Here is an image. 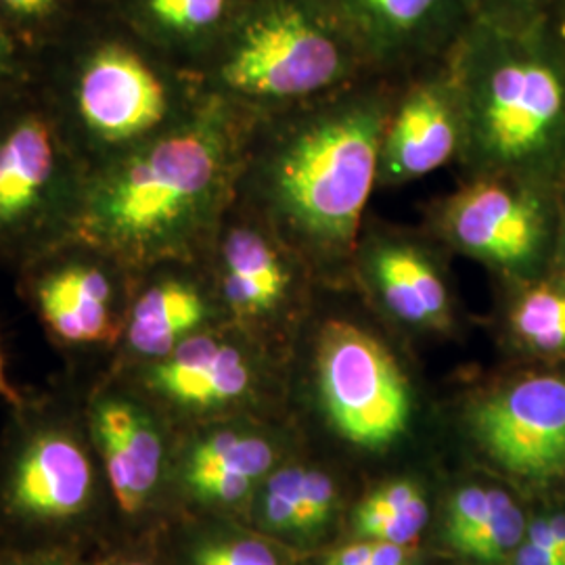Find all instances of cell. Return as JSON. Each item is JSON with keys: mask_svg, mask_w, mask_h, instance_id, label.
Here are the masks:
<instances>
[{"mask_svg": "<svg viewBox=\"0 0 565 565\" xmlns=\"http://www.w3.org/2000/svg\"><path fill=\"white\" fill-rule=\"evenodd\" d=\"M256 120L203 90L181 120L88 174L76 235L132 273L200 263L237 202Z\"/></svg>", "mask_w": 565, "mask_h": 565, "instance_id": "obj_1", "label": "cell"}, {"mask_svg": "<svg viewBox=\"0 0 565 565\" xmlns=\"http://www.w3.org/2000/svg\"><path fill=\"white\" fill-rule=\"evenodd\" d=\"M392 118L384 95L345 90L303 114L258 118L237 202L319 264L350 256Z\"/></svg>", "mask_w": 565, "mask_h": 565, "instance_id": "obj_2", "label": "cell"}, {"mask_svg": "<svg viewBox=\"0 0 565 565\" xmlns=\"http://www.w3.org/2000/svg\"><path fill=\"white\" fill-rule=\"evenodd\" d=\"M28 70L88 174L170 128L203 95L195 74L142 41L107 0H86Z\"/></svg>", "mask_w": 565, "mask_h": 565, "instance_id": "obj_3", "label": "cell"}, {"mask_svg": "<svg viewBox=\"0 0 565 565\" xmlns=\"http://www.w3.org/2000/svg\"><path fill=\"white\" fill-rule=\"evenodd\" d=\"M450 81L461 156L478 179L562 193L565 184V34L551 18L505 25L469 20Z\"/></svg>", "mask_w": 565, "mask_h": 565, "instance_id": "obj_4", "label": "cell"}, {"mask_svg": "<svg viewBox=\"0 0 565 565\" xmlns=\"http://www.w3.org/2000/svg\"><path fill=\"white\" fill-rule=\"evenodd\" d=\"M361 60L329 0H243L198 78L264 118L342 88Z\"/></svg>", "mask_w": 565, "mask_h": 565, "instance_id": "obj_5", "label": "cell"}, {"mask_svg": "<svg viewBox=\"0 0 565 565\" xmlns=\"http://www.w3.org/2000/svg\"><path fill=\"white\" fill-rule=\"evenodd\" d=\"M86 179L30 70L0 82V268L76 235Z\"/></svg>", "mask_w": 565, "mask_h": 565, "instance_id": "obj_6", "label": "cell"}, {"mask_svg": "<svg viewBox=\"0 0 565 565\" xmlns=\"http://www.w3.org/2000/svg\"><path fill=\"white\" fill-rule=\"evenodd\" d=\"M15 277L55 342L74 350H118L135 273L111 252L74 235Z\"/></svg>", "mask_w": 565, "mask_h": 565, "instance_id": "obj_7", "label": "cell"}, {"mask_svg": "<svg viewBox=\"0 0 565 565\" xmlns=\"http://www.w3.org/2000/svg\"><path fill=\"white\" fill-rule=\"evenodd\" d=\"M559 195L511 179H476L443 210L452 247L527 282L553 270L559 233Z\"/></svg>", "mask_w": 565, "mask_h": 565, "instance_id": "obj_8", "label": "cell"}, {"mask_svg": "<svg viewBox=\"0 0 565 565\" xmlns=\"http://www.w3.org/2000/svg\"><path fill=\"white\" fill-rule=\"evenodd\" d=\"M324 411L352 445L380 450L401 438L411 417V390L384 343L361 327L331 321L317 348Z\"/></svg>", "mask_w": 565, "mask_h": 565, "instance_id": "obj_9", "label": "cell"}, {"mask_svg": "<svg viewBox=\"0 0 565 565\" xmlns=\"http://www.w3.org/2000/svg\"><path fill=\"white\" fill-rule=\"evenodd\" d=\"M486 452L507 471L545 482L565 473V377L527 375L471 411Z\"/></svg>", "mask_w": 565, "mask_h": 565, "instance_id": "obj_10", "label": "cell"}, {"mask_svg": "<svg viewBox=\"0 0 565 565\" xmlns=\"http://www.w3.org/2000/svg\"><path fill=\"white\" fill-rule=\"evenodd\" d=\"M223 312L200 263H162L135 273L116 361L109 371L153 363L210 329Z\"/></svg>", "mask_w": 565, "mask_h": 565, "instance_id": "obj_11", "label": "cell"}, {"mask_svg": "<svg viewBox=\"0 0 565 565\" xmlns=\"http://www.w3.org/2000/svg\"><path fill=\"white\" fill-rule=\"evenodd\" d=\"M149 403L184 413H210L242 403L256 385V366L242 342L212 327L153 363L109 371Z\"/></svg>", "mask_w": 565, "mask_h": 565, "instance_id": "obj_12", "label": "cell"}, {"mask_svg": "<svg viewBox=\"0 0 565 565\" xmlns=\"http://www.w3.org/2000/svg\"><path fill=\"white\" fill-rule=\"evenodd\" d=\"M86 425L116 503L128 515L139 513L162 478V429L151 403L121 377L107 373L88 396Z\"/></svg>", "mask_w": 565, "mask_h": 565, "instance_id": "obj_13", "label": "cell"}, {"mask_svg": "<svg viewBox=\"0 0 565 565\" xmlns=\"http://www.w3.org/2000/svg\"><path fill=\"white\" fill-rule=\"evenodd\" d=\"M287 254L279 237L235 202L202 258L224 315L243 324L270 317L291 287Z\"/></svg>", "mask_w": 565, "mask_h": 565, "instance_id": "obj_14", "label": "cell"}, {"mask_svg": "<svg viewBox=\"0 0 565 565\" xmlns=\"http://www.w3.org/2000/svg\"><path fill=\"white\" fill-rule=\"evenodd\" d=\"M95 499V469L78 436L44 425L28 436L7 480V507L32 524L81 518Z\"/></svg>", "mask_w": 565, "mask_h": 565, "instance_id": "obj_15", "label": "cell"}, {"mask_svg": "<svg viewBox=\"0 0 565 565\" xmlns=\"http://www.w3.org/2000/svg\"><path fill=\"white\" fill-rule=\"evenodd\" d=\"M461 151V118L450 74L417 84L385 130L377 181L382 184L424 179Z\"/></svg>", "mask_w": 565, "mask_h": 565, "instance_id": "obj_16", "label": "cell"}, {"mask_svg": "<svg viewBox=\"0 0 565 565\" xmlns=\"http://www.w3.org/2000/svg\"><path fill=\"white\" fill-rule=\"evenodd\" d=\"M366 61L417 60L455 36L463 0H329Z\"/></svg>", "mask_w": 565, "mask_h": 565, "instance_id": "obj_17", "label": "cell"}, {"mask_svg": "<svg viewBox=\"0 0 565 565\" xmlns=\"http://www.w3.org/2000/svg\"><path fill=\"white\" fill-rule=\"evenodd\" d=\"M142 41L198 76L243 0H107Z\"/></svg>", "mask_w": 565, "mask_h": 565, "instance_id": "obj_18", "label": "cell"}, {"mask_svg": "<svg viewBox=\"0 0 565 565\" xmlns=\"http://www.w3.org/2000/svg\"><path fill=\"white\" fill-rule=\"evenodd\" d=\"M273 446L256 434L235 427L210 431L191 448L184 463V486L212 505H235L273 467Z\"/></svg>", "mask_w": 565, "mask_h": 565, "instance_id": "obj_19", "label": "cell"}, {"mask_svg": "<svg viewBox=\"0 0 565 565\" xmlns=\"http://www.w3.org/2000/svg\"><path fill=\"white\" fill-rule=\"evenodd\" d=\"M509 324L525 350L541 356L565 354V275L548 270L534 281L524 282L511 306Z\"/></svg>", "mask_w": 565, "mask_h": 565, "instance_id": "obj_20", "label": "cell"}, {"mask_svg": "<svg viewBox=\"0 0 565 565\" xmlns=\"http://www.w3.org/2000/svg\"><path fill=\"white\" fill-rule=\"evenodd\" d=\"M86 0H0V20L32 60L78 15Z\"/></svg>", "mask_w": 565, "mask_h": 565, "instance_id": "obj_21", "label": "cell"}, {"mask_svg": "<svg viewBox=\"0 0 565 565\" xmlns=\"http://www.w3.org/2000/svg\"><path fill=\"white\" fill-rule=\"evenodd\" d=\"M371 277L377 285L385 306L406 323L429 324V315L404 268L401 243H380L371 258Z\"/></svg>", "mask_w": 565, "mask_h": 565, "instance_id": "obj_22", "label": "cell"}, {"mask_svg": "<svg viewBox=\"0 0 565 565\" xmlns=\"http://www.w3.org/2000/svg\"><path fill=\"white\" fill-rule=\"evenodd\" d=\"M490 518L478 530V534L463 546V555L499 562L507 553L522 545L525 536V520L522 509L513 505L511 497L503 490H486Z\"/></svg>", "mask_w": 565, "mask_h": 565, "instance_id": "obj_23", "label": "cell"}, {"mask_svg": "<svg viewBox=\"0 0 565 565\" xmlns=\"http://www.w3.org/2000/svg\"><path fill=\"white\" fill-rule=\"evenodd\" d=\"M427 522L425 499H417L411 505L394 513H377L359 507L356 511V530L371 541H385L396 545H408Z\"/></svg>", "mask_w": 565, "mask_h": 565, "instance_id": "obj_24", "label": "cell"}, {"mask_svg": "<svg viewBox=\"0 0 565 565\" xmlns=\"http://www.w3.org/2000/svg\"><path fill=\"white\" fill-rule=\"evenodd\" d=\"M401 256H403L404 268L413 281V287L429 315V323L431 327H446L450 319L448 294H446L445 282L436 273L434 264L429 263L417 247L406 245V243H401Z\"/></svg>", "mask_w": 565, "mask_h": 565, "instance_id": "obj_25", "label": "cell"}, {"mask_svg": "<svg viewBox=\"0 0 565 565\" xmlns=\"http://www.w3.org/2000/svg\"><path fill=\"white\" fill-rule=\"evenodd\" d=\"M488 518L490 509L486 490L478 486L459 490L450 499L446 511V539L450 546L461 553L463 546L478 534V530L486 524Z\"/></svg>", "mask_w": 565, "mask_h": 565, "instance_id": "obj_26", "label": "cell"}, {"mask_svg": "<svg viewBox=\"0 0 565 565\" xmlns=\"http://www.w3.org/2000/svg\"><path fill=\"white\" fill-rule=\"evenodd\" d=\"M193 565H281L277 555L252 539L205 541L193 553Z\"/></svg>", "mask_w": 565, "mask_h": 565, "instance_id": "obj_27", "label": "cell"}, {"mask_svg": "<svg viewBox=\"0 0 565 565\" xmlns=\"http://www.w3.org/2000/svg\"><path fill=\"white\" fill-rule=\"evenodd\" d=\"M551 0H463L467 21L522 25L548 18Z\"/></svg>", "mask_w": 565, "mask_h": 565, "instance_id": "obj_28", "label": "cell"}, {"mask_svg": "<svg viewBox=\"0 0 565 565\" xmlns=\"http://www.w3.org/2000/svg\"><path fill=\"white\" fill-rule=\"evenodd\" d=\"M333 482L321 471H306L303 501H306V530L321 527L331 515L333 507Z\"/></svg>", "mask_w": 565, "mask_h": 565, "instance_id": "obj_29", "label": "cell"}, {"mask_svg": "<svg viewBox=\"0 0 565 565\" xmlns=\"http://www.w3.org/2000/svg\"><path fill=\"white\" fill-rule=\"evenodd\" d=\"M303 480H306V471L300 467H289L281 469L275 476L268 478L266 482V492H273L277 497H281L282 501H287L289 505L296 509L298 518H300V532L306 530V501H303Z\"/></svg>", "mask_w": 565, "mask_h": 565, "instance_id": "obj_30", "label": "cell"}, {"mask_svg": "<svg viewBox=\"0 0 565 565\" xmlns=\"http://www.w3.org/2000/svg\"><path fill=\"white\" fill-rule=\"evenodd\" d=\"M422 488L408 480L403 482H394V484L384 486L380 490H375L371 497H366L363 501V509L369 511H377V513H394L401 511L404 507L411 505L413 501L422 499Z\"/></svg>", "mask_w": 565, "mask_h": 565, "instance_id": "obj_31", "label": "cell"}, {"mask_svg": "<svg viewBox=\"0 0 565 565\" xmlns=\"http://www.w3.org/2000/svg\"><path fill=\"white\" fill-rule=\"evenodd\" d=\"M30 65L28 53L0 20V82L20 76Z\"/></svg>", "mask_w": 565, "mask_h": 565, "instance_id": "obj_32", "label": "cell"}, {"mask_svg": "<svg viewBox=\"0 0 565 565\" xmlns=\"http://www.w3.org/2000/svg\"><path fill=\"white\" fill-rule=\"evenodd\" d=\"M263 518L264 524L277 532H289V530L300 532V518L296 509L273 492H264Z\"/></svg>", "mask_w": 565, "mask_h": 565, "instance_id": "obj_33", "label": "cell"}, {"mask_svg": "<svg viewBox=\"0 0 565 565\" xmlns=\"http://www.w3.org/2000/svg\"><path fill=\"white\" fill-rule=\"evenodd\" d=\"M525 541L530 545L539 546L541 551H545L548 555L565 562L564 545L559 543L557 534L553 532V527H551L548 520H545V518H539V520H534V522L525 525Z\"/></svg>", "mask_w": 565, "mask_h": 565, "instance_id": "obj_34", "label": "cell"}, {"mask_svg": "<svg viewBox=\"0 0 565 565\" xmlns=\"http://www.w3.org/2000/svg\"><path fill=\"white\" fill-rule=\"evenodd\" d=\"M375 541L371 543H356L335 551L324 565H366L373 557Z\"/></svg>", "mask_w": 565, "mask_h": 565, "instance_id": "obj_35", "label": "cell"}, {"mask_svg": "<svg viewBox=\"0 0 565 565\" xmlns=\"http://www.w3.org/2000/svg\"><path fill=\"white\" fill-rule=\"evenodd\" d=\"M366 565H411V555L406 545L375 541L373 557Z\"/></svg>", "mask_w": 565, "mask_h": 565, "instance_id": "obj_36", "label": "cell"}, {"mask_svg": "<svg viewBox=\"0 0 565 565\" xmlns=\"http://www.w3.org/2000/svg\"><path fill=\"white\" fill-rule=\"evenodd\" d=\"M513 565H565V562L541 551L539 546L530 545L527 541H522V545L515 548Z\"/></svg>", "mask_w": 565, "mask_h": 565, "instance_id": "obj_37", "label": "cell"}, {"mask_svg": "<svg viewBox=\"0 0 565 565\" xmlns=\"http://www.w3.org/2000/svg\"><path fill=\"white\" fill-rule=\"evenodd\" d=\"M0 565H78L70 562L63 555H49V553H36V555H9L0 557Z\"/></svg>", "mask_w": 565, "mask_h": 565, "instance_id": "obj_38", "label": "cell"}, {"mask_svg": "<svg viewBox=\"0 0 565 565\" xmlns=\"http://www.w3.org/2000/svg\"><path fill=\"white\" fill-rule=\"evenodd\" d=\"M553 268L565 275V184L559 195V233H557V249Z\"/></svg>", "mask_w": 565, "mask_h": 565, "instance_id": "obj_39", "label": "cell"}, {"mask_svg": "<svg viewBox=\"0 0 565 565\" xmlns=\"http://www.w3.org/2000/svg\"><path fill=\"white\" fill-rule=\"evenodd\" d=\"M0 398L7 401L9 404H13L15 408L23 406V396L18 392V387L9 382V375H7V369H4L2 350H0Z\"/></svg>", "mask_w": 565, "mask_h": 565, "instance_id": "obj_40", "label": "cell"}, {"mask_svg": "<svg viewBox=\"0 0 565 565\" xmlns=\"http://www.w3.org/2000/svg\"><path fill=\"white\" fill-rule=\"evenodd\" d=\"M548 524H551V527H553V532L557 534L559 543H562V545H564L565 548V513H557V515L548 518Z\"/></svg>", "mask_w": 565, "mask_h": 565, "instance_id": "obj_41", "label": "cell"}, {"mask_svg": "<svg viewBox=\"0 0 565 565\" xmlns=\"http://www.w3.org/2000/svg\"><path fill=\"white\" fill-rule=\"evenodd\" d=\"M121 565H149V564H145V562H126V564H121Z\"/></svg>", "mask_w": 565, "mask_h": 565, "instance_id": "obj_42", "label": "cell"}]
</instances>
